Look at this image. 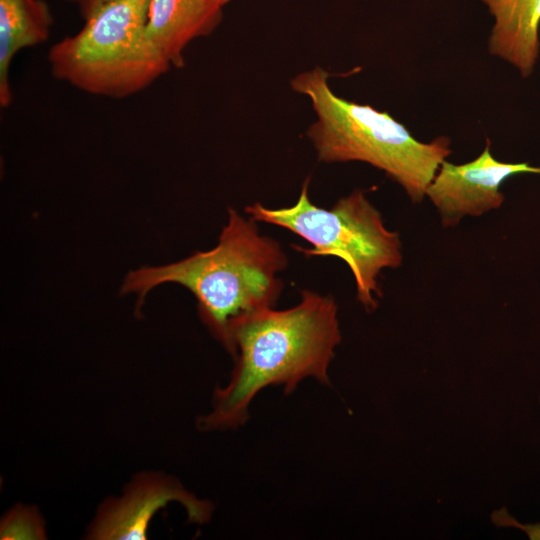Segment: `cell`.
Masks as SVG:
<instances>
[{"mask_svg": "<svg viewBox=\"0 0 540 540\" xmlns=\"http://www.w3.org/2000/svg\"><path fill=\"white\" fill-rule=\"evenodd\" d=\"M494 18L488 40L493 56L528 77L539 55L540 0H481Z\"/></svg>", "mask_w": 540, "mask_h": 540, "instance_id": "9c48e42d", "label": "cell"}, {"mask_svg": "<svg viewBox=\"0 0 540 540\" xmlns=\"http://www.w3.org/2000/svg\"><path fill=\"white\" fill-rule=\"evenodd\" d=\"M492 522L497 526L516 527L523 530L532 540H540V523L521 524L514 519L505 508L494 511L491 515Z\"/></svg>", "mask_w": 540, "mask_h": 540, "instance_id": "7c38bea8", "label": "cell"}, {"mask_svg": "<svg viewBox=\"0 0 540 540\" xmlns=\"http://www.w3.org/2000/svg\"><path fill=\"white\" fill-rule=\"evenodd\" d=\"M75 5L84 20L92 16L101 7L115 0H64Z\"/></svg>", "mask_w": 540, "mask_h": 540, "instance_id": "4fadbf2b", "label": "cell"}, {"mask_svg": "<svg viewBox=\"0 0 540 540\" xmlns=\"http://www.w3.org/2000/svg\"><path fill=\"white\" fill-rule=\"evenodd\" d=\"M256 222L228 208V222L213 249L164 266L132 271L121 293H136L139 308L152 288L168 282L180 284L194 295L201 320L233 356L234 328L274 308L284 287L279 273L288 265L279 242L261 235Z\"/></svg>", "mask_w": 540, "mask_h": 540, "instance_id": "7a4b0ae2", "label": "cell"}, {"mask_svg": "<svg viewBox=\"0 0 540 540\" xmlns=\"http://www.w3.org/2000/svg\"><path fill=\"white\" fill-rule=\"evenodd\" d=\"M222 9L213 0H149L145 32L171 67L182 68L186 46L213 32Z\"/></svg>", "mask_w": 540, "mask_h": 540, "instance_id": "ba28073f", "label": "cell"}, {"mask_svg": "<svg viewBox=\"0 0 540 540\" xmlns=\"http://www.w3.org/2000/svg\"><path fill=\"white\" fill-rule=\"evenodd\" d=\"M521 173L540 174V167L496 160L488 140L483 152L471 162L456 165L443 161L426 196L438 210L442 224L455 226L466 216H480L499 208L504 202L500 185Z\"/></svg>", "mask_w": 540, "mask_h": 540, "instance_id": "52a82bcc", "label": "cell"}, {"mask_svg": "<svg viewBox=\"0 0 540 540\" xmlns=\"http://www.w3.org/2000/svg\"><path fill=\"white\" fill-rule=\"evenodd\" d=\"M252 219L285 228L312 247H293L305 256H334L351 270L357 299L368 311L378 305L380 272L402 263L399 234L386 228L381 213L364 191L354 190L331 208L315 205L306 179L295 204L271 209L259 202L244 208Z\"/></svg>", "mask_w": 540, "mask_h": 540, "instance_id": "5b68a950", "label": "cell"}, {"mask_svg": "<svg viewBox=\"0 0 540 540\" xmlns=\"http://www.w3.org/2000/svg\"><path fill=\"white\" fill-rule=\"evenodd\" d=\"M217 5H219L220 7H224L228 2H230L231 0H213Z\"/></svg>", "mask_w": 540, "mask_h": 540, "instance_id": "5bb4252c", "label": "cell"}, {"mask_svg": "<svg viewBox=\"0 0 540 540\" xmlns=\"http://www.w3.org/2000/svg\"><path fill=\"white\" fill-rule=\"evenodd\" d=\"M2 540H42L46 539L43 517L36 507L18 504L3 516L0 523Z\"/></svg>", "mask_w": 540, "mask_h": 540, "instance_id": "8fae6325", "label": "cell"}, {"mask_svg": "<svg viewBox=\"0 0 540 540\" xmlns=\"http://www.w3.org/2000/svg\"><path fill=\"white\" fill-rule=\"evenodd\" d=\"M328 79V72L316 67L291 81L292 89L310 100L316 114L307 136L318 159L368 163L401 185L413 202H420L451 153L450 140L420 142L387 112L335 94Z\"/></svg>", "mask_w": 540, "mask_h": 540, "instance_id": "3957f363", "label": "cell"}, {"mask_svg": "<svg viewBox=\"0 0 540 540\" xmlns=\"http://www.w3.org/2000/svg\"><path fill=\"white\" fill-rule=\"evenodd\" d=\"M149 0H115L101 7L74 35L56 42L48 62L54 78L89 94H136L171 65L145 32Z\"/></svg>", "mask_w": 540, "mask_h": 540, "instance_id": "277c9868", "label": "cell"}, {"mask_svg": "<svg viewBox=\"0 0 540 540\" xmlns=\"http://www.w3.org/2000/svg\"><path fill=\"white\" fill-rule=\"evenodd\" d=\"M235 366L229 382L214 390L211 410L199 416L204 432L243 426L254 397L269 386L291 393L305 378L328 385V367L341 342L338 306L330 295L301 292L291 308H269L233 330Z\"/></svg>", "mask_w": 540, "mask_h": 540, "instance_id": "6da1fadb", "label": "cell"}, {"mask_svg": "<svg viewBox=\"0 0 540 540\" xmlns=\"http://www.w3.org/2000/svg\"><path fill=\"white\" fill-rule=\"evenodd\" d=\"M170 502L181 504L190 522L205 524L212 517V503L197 498L179 480L161 472H140L127 484L122 495L102 502L86 530L85 539H147L153 516Z\"/></svg>", "mask_w": 540, "mask_h": 540, "instance_id": "8992f818", "label": "cell"}, {"mask_svg": "<svg viewBox=\"0 0 540 540\" xmlns=\"http://www.w3.org/2000/svg\"><path fill=\"white\" fill-rule=\"evenodd\" d=\"M53 17L44 0H0V105L13 101L10 67L21 50L49 38Z\"/></svg>", "mask_w": 540, "mask_h": 540, "instance_id": "30bf717a", "label": "cell"}]
</instances>
